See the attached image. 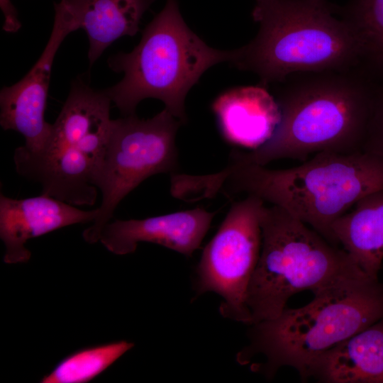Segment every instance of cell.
<instances>
[{"label":"cell","mask_w":383,"mask_h":383,"mask_svg":"<svg viewBox=\"0 0 383 383\" xmlns=\"http://www.w3.org/2000/svg\"><path fill=\"white\" fill-rule=\"evenodd\" d=\"M256 36L235 49L232 64L268 88L297 72L350 68L363 62L360 45L328 0H255Z\"/></svg>","instance_id":"277c9868"},{"label":"cell","mask_w":383,"mask_h":383,"mask_svg":"<svg viewBox=\"0 0 383 383\" xmlns=\"http://www.w3.org/2000/svg\"><path fill=\"white\" fill-rule=\"evenodd\" d=\"M362 150L383 155V69L374 72L371 111Z\"/></svg>","instance_id":"d6986e66"},{"label":"cell","mask_w":383,"mask_h":383,"mask_svg":"<svg viewBox=\"0 0 383 383\" xmlns=\"http://www.w3.org/2000/svg\"><path fill=\"white\" fill-rule=\"evenodd\" d=\"M67 35L53 26L41 56L18 82L0 92V125L4 130L20 133L25 144L14 151L13 161L38 153L45 146L52 124L45 120L52 65L55 55Z\"/></svg>","instance_id":"30bf717a"},{"label":"cell","mask_w":383,"mask_h":383,"mask_svg":"<svg viewBox=\"0 0 383 383\" xmlns=\"http://www.w3.org/2000/svg\"><path fill=\"white\" fill-rule=\"evenodd\" d=\"M155 0H60L54 3V26L67 35L83 29L88 36L89 66L116 40L133 36Z\"/></svg>","instance_id":"4fadbf2b"},{"label":"cell","mask_w":383,"mask_h":383,"mask_svg":"<svg viewBox=\"0 0 383 383\" xmlns=\"http://www.w3.org/2000/svg\"><path fill=\"white\" fill-rule=\"evenodd\" d=\"M182 123L166 109L148 119L135 114L112 119L95 179L101 203L92 225L82 233L86 242L99 241L101 229L111 221L119 203L142 182L157 174L172 175L177 170L176 135Z\"/></svg>","instance_id":"ba28073f"},{"label":"cell","mask_w":383,"mask_h":383,"mask_svg":"<svg viewBox=\"0 0 383 383\" xmlns=\"http://www.w3.org/2000/svg\"><path fill=\"white\" fill-rule=\"evenodd\" d=\"M235 56V50L209 47L187 26L177 1L167 0L134 49L108 59L109 67L123 72V78L104 91L124 116L135 114L142 100L154 98L184 123L188 91L206 70L220 62L232 63Z\"/></svg>","instance_id":"5b68a950"},{"label":"cell","mask_w":383,"mask_h":383,"mask_svg":"<svg viewBox=\"0 0 383 383\" xmlns=\"http://www.w3.org/2000/svg\"><path fill=\"white\" fill-rule=\"evenodd\" d=\"M211 109L223 138L252 150L272 137L281 119L274 96L260 84L230 89L213 101Z\"/></svg>","instance_id":"5bb4252c"},{"label":"cell","mask_w":383,"mask_h":383,"mask_svg":"<svg viewBox=\"0 0 383 383\" xmlns=\"http://www.w3.org/2000/svg\"><path fill=\"white\" fill-rule=\"evenodd\" d=\"M98 208L82 210L52 196L40 195L13 199L0 195V238L7 264L26 262L31 253L25 245L30 239L77 223L94 222Z\"/></svg>","instance_id":"8fae6325"},{"label":"cell","mask_w":383,"mask_h":383,"mask_svg":"<svg viewBox=\"0 0 383 383\" xmlns=\"http://www.w3.org/2000/svg\"><path fill=\"white\" fill-rule=\"evenodd\" d=\"M213 192L254 195L280 206L338 245L331 226L359 200L383 189V155L360 151L321 152L284 169L245 162L209 175Z\"/></svg>","instance_id":"7a4b0ae2"},{"label":"cell","mask_w":383,"mask_h":383,"mask_svg":"<svg viewBox=\"0 0 383 383\" xmlns=\"http://www.w3.org/2000/svg\"><path fill=\"white\" fill-rule=\"evenodd\" d=\"M336 14L357 40L365 62L375 66L383 54V0H348Z\"/></svg>","instance_id":"ac0fdd59"},{"label":"cell","mask_w":383,"mask_h":383,"mask_svg":"<svg viewBox=\"0 0 383 383\" xmlns=\"http://www.w3.org/2000/svg\"><path fill=\"white\" fill-rule=\"evenodd\" d=\"M0 6L4 16L3 30L7 33H16L21 27L18 12L11 0H0Z\"/></svg>","instance_id":"ffe728a7"},{"label":"cell","mask_w":383,"mask_h":383,"mask_svg":"<svg viewBox=\"0 0 383 383\" xmlns=\"http://www.w3.org/2000/svg\"><path fill=\"white\" fill-rule=\"evenodd\" d=\"M265 205L254 195L233 203L204 248L196 270L197 295L216 293L223 299L220 313L247 324H250L251 317L246 296L260 254V218Z\"/></svg>","instance_id":"9c48e42d"},{"label":"cell","mask_w":383,"mask_h":383,"mask_svg":"<svg viewBox=\"0 0 383 383\" xmlns=\"http://www.w3.org/2000/svg\"><path fill=\"white\" fill-rule=\"evenodd\" d=\"M111 102L104 90L74 82L45 146L15 160L16 172L38 182L41 194L73 206H93L111 131Z\"/></svg>","instance_id":"52a82bcc"},{"label":"cell","mask_w":383,"mask_h":383,"mask_svg":"<svg viewBox=\"0 0 383 383\" xmlns=\"http://www.w3.org/2000/svg\"><path fill=\"white\" fill-rule=\"evenodd\" d=\"M260 225L261 250L246 296L250 325L276 318L300 292L368 278L343 248L280 206L265 205Z\"/></svg>","instance_id":"8992f818"},{"label":"cell","mask_w":383,"mask_h":383,"mask_svg":"<svg viewBox=\"0 0 383 383\" xmlns=\"http://www.w3.org/2000/svg\"><path fill=\"white\" fill-rule=\"evenodd\" d=\"M134 344L114 341L83 348L61 360L40 380L41 383H87L100 375Z\"/></svg>","instance_id":"e0dca14e"},{"label":"cell","mask_w":383,"mask_h":383,"mask_svg":"<svg viewBox=\"0 0 383 383\" xmlns=\"http://www.w3.org/2000/svg\"><path fill=\"white\" fill-rule=\"evenodd\" d=\"M313 294L302 307H286L274 318L251 324L249 343L238 353V362L267 378L289 367L306 380L317 357L383 318V282L378 279L348 278Z\"/></svg>","instance_id":"3957f363"},{"label":"cell","mask_w":383,"mask_h":383,"mask_svg":"<svg viewBox=\"0 0 383 383\" xmlns=\"http://www.w3.org/2000/svg\"><path fill=\"white\" fill-rule=\"evenodd\" d=\"M374 72L364 62L347 69L297 72L274 84L281 119L272 137L245 162L266 166L279 160L305 161L321 152L363 151Z\"/></svg>","instance_id":"6da1fadb"},{"label":"cell","mask_w":383,"mask_h":383,"mask_svg":"<svg viewBox=\"0 0 383 383\" xmlns=\"http://www.w3.org/2000/svg\"><path fill=\"white\" fill-rule=\"evenodd\" d=\"M383 383V318L317 357L306 380Z\"/></svg>","instance_id":"9a60e30c"},{"label":"cell","mask_w":383,"mask_h":383,"mask_svg":"<svg viewBox=\"0 0 383 383\" xmlns=\"http://www.w3.org/2000/svg\"><path fill=\"white\" fill-rule=\"evenodd\" d=\"M213 216L197 207L143 219L115 220L103 227L99 241L118 255L133 253L138 243L148 242L190 257L200 248Z\"/></svg>","instance_id":"7c38bea8"},{"label":"cell","mask_w":383,"mask_h":383,"mask_svg":"<svg viewBox=\"0 0 383 383\" xmlns=\"http://www.w3.org/2000/svg\"><path fill=\"white\" fill-rule=\"evenodd\" d=\"M331 230L363 274L378 279L383 260V189L359 200Z\"/></svg>","instance_id":"2e32d148"}]
</instances>
